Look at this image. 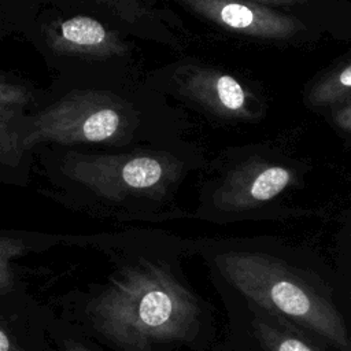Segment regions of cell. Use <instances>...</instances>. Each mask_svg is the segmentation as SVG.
I'll use <instances>...</instances> for the list:
<instances>
[{"label": "cell", "mask_w": 351, "mask_h": 351, "mask_svg": "<svg viewBox=\"0 0 351 351\" xmlns=\"http://www.w3.org/2000/svg\"><path fill=\"white\" fill-rule=\"evenodd\" d=\"M29 100L30 93L25 88L0 81V110L21 107L27 104Z\"/></svg>", "instance_id": "12"}, {"label": "cell", "mask_w": 351, "mask_h": 351, "mask_svg": "<svg viewBox=\"0 0 351 351\" xmlns=\"http://www.w3.org/2000/svg\"><path fill=\"white\" fill-rule=\"evenodd\" d=\"M0 351H25L7 328L0 324Z\"/></svg>", "instance_id": "14"}, {"label": "cell", "mask_w": 351, "mask_h": 351, "mask_svg": "<svg viewBox=\"0 0 351 351\" xmlns=\"http://www.w3.org/2000/svg\"><path fill=\"white\" fill-rule=\"evenodd\" d=\"M215 25L259 38L282 40L295 36L302 25L295 18L247 0H178Z\"/></svg>", "instance_id": "5"}, {"label": "cell", "mask_w": 351, "mask_h": 351, "mask_svg": "<svg viewBox=\"0 0 351 351\" xmlns=\"http://www.w3.org/2000/svg\"><path fill=\"white\" fill-rule=\"evenodd\" d=\"M27 251L25 243L19 239L0 236V295L12 291L15 284L12 261Z\"/></svg>", "instance_id": "11"}, {"label": "cell", "mask_w": 351, "mask_h": 351, "mask_svg": "<svg viewBox=\"0 0 351 351\" xmlns=\"http://www.w3.org/2000/svg\"><path fill=\"white\" fill-rule=\"evenodd\" d=\"M64 351H92L78 343H74V341H70L67 346H66V350Z\"/></svg>", "instance_id": "17"}, {"label": "cell", "mask_w": 351, "mask_h": 351, "mask_svg": "<svg viewBox=\"0 0 351 351\" xmlns=\"http://www.w3.org/2000/svg\"><path fill=\"white\" fill-rule=\"evenodd\" d=\"M123 128L118 103L103 92L73 90L37 114L19 145L41 141L103 143L117 138Z\"/></svg>", "instance_id": "3"}, {"label": "cell", "mask_w": 351, "mask_h": 351, "mask_svg": "<svg viewBox=\"0 0 351 351\" xmlns=\"http://www.w3.org/2000/svg\"><path fill=\"white\" fill-rule=\"evenodd\" d=\"M251 328L265 351H329L311 333L259 307L250 306Z\"/></svg>", "instance_id": "9"}, {"label": "cell", "mask_w": 351, "mask_h": 351, "mask_svg": "<svg viewBox=\"0 0 351 351\" xmlns=\"http://www.w3.org/2000/svg\"><path fill=\"white\" fill-rule=\"evenodd\" d=\"M313 106H335L351 101V63L319 80L308 92Z\"/></svg>", "instance_id": "10"}, {"label": "cell", "mask_w": 351, "mask_h": 351, "mask_svg": "<svg viewBox=\"0 0 351 351\" xmlns=\"http://www.w3.org/2000/svg\"><path fill=\"white\" fill-rule=\"evenodd\" d=\"M51 45L66 53L110 56L121 53V41L100 22L89 16H73L48 32Z\"/></svg>", "instance_id": "8"}, {"label": "cell", "mask_w": 351, "mask_h": 351, "mask_svg": "<svg viewBox=\"0 0 351 351\" xmlns=\"http://www.w3.org/2000/svg\"><path fill=\"white\" fill-rule=\"evenodd\" d=\"M96 332L126 351L192 340L200 324L196 296L160 263L123 267L86 306Z\"/></svg>", "instance_id": "1"}, {"label": "cell", "mask_w": 351, "mask_h": 351, "mask_svg": "<svg viewBox=\"0 0 351 351\" xmlns=\"http://www.w3.org/2000/svg\"><path fill=\"white\" fill-rule=\"evenodd\" d=\"M293 181L284 166L254 162L232 171L213 195L214 204L226 213L250 210L273 200Z\"/></svg>", "instance_id": "7"}, {"label": "cell", "mask_w": 351, "mask_h": 351, "mask_svg": "<svg viewBox=\"0 0 351 351\" xmlns=\"http://www.w3.org/2000/svg\"><path fill=\"white\" fill-rule=\"evenodd\" d=\"M251 3H256L261 5H280V4H292V3H298L300 0H247Z\"/></svg>", "instance_id": "16"}, {"label": "cell", "mask_w": 351, "mask_h": 351, "mask_svg": "<svg viewBox=\"0 0 351 351\" xmlns=\"http://www.w3.org/2000/svg\"><path fill=\"white\" fill-rule=\"evenodd\" d=\"M64 173L96 193L119 200L162 191L171 180L173 167L169 160L151 155H77L69 159Z\"/></svg>", "instance_id": "4"}, {"label": "cell", "mask_w": 351, "mask_h": 351, "mask_svg": "<svg viewBox=\"0 0 351 351\" xmlns=\"http://www.w3.org/2000/svg\"><path fill=\"white\" fill-rule=\"evenodd\" d=\"M181 92L210 112L229 119L255 117L250 92L232 75L208 67L186 66L176 75Z\"/></svg>", "instance_id": "6"}, {"label": "cell", "mask_w": 351, "mask_h": 351, "mask_svg": "<svg viewBox=\"0 0 351 351\" xmlns=\"http://www.w3.org/2000/svg\"><path fill=\"white\" fill-rule=\"evenodd\" d=\"M8 110H0V140L4 145H7V143L10 141L11 143V134H7V130H8V123H7V119H8Z\"/></svg>", "instance_id": "15"}, {"label": "cell", "mask_w": 351, "mask_h": 351, "mask_svg": "<svg viewBox=\"0 0 351 351\" xmlns=\"http://www.w3.org/2000/svg\"><path fill=\"white\" fill-rule=\"evenodd\" d=\"M214 263L248 306L284 318L340 351H351V335L343 315L299 270L277 258L252 252L221 254Z\"/></svg>", "instance_id": "2"}, {"label": "cell", "mask_w": 351, "mask_h": 351, "mask_svg": "<svg viewBox=\"0 0 351 351\" xmlns=\"http://www.w3.org/2000/svg\"><path fill=\"white\" fill-rule=\"evenodd\" d=\"M333 119L341 129L351 132V101L341 104L333 114Z\"/></svg>", "instance_id": "13"}]
</instances>
